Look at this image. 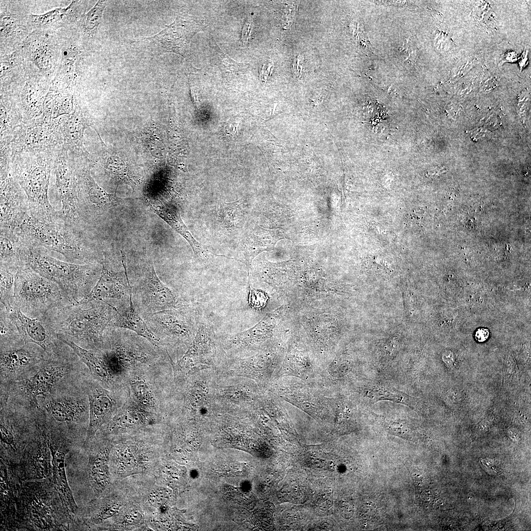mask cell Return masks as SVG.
I'll return each mask as SVG.
<instances>
[{"mask_svg": "<svg viewBox=\"0 0 531 531\" xmlns=\"http://www.w3.org/2000/svg\"><path fill=\"white\" fill-rule=\"evenodd\" d=\"M116 310L104 299H95L53 308L42 319L57 336L97 349L113 334Z\"/></svg>", "mask_w": 531, "mask_h": 531, "instance_id": "cell-1", "label": "cell"}, {"mask_svg": "<svg viewBox=\"0 0 531 531\" xmlns=\"http://www.w3.org/2000/svg\"><path fill=\"white\" fill-rule=\"evenodd\" d=\"M16 233L31 249L43 247L59 253L72 263H95V260L100 263L97 255H100L91 247L86 233L62 221L43 222L29 215Z\"/></svg>", "mask_w": 531, "mask_h": 531, "instance_id": "cell-2", "label": "cell"}, {"mask_svg": "<svg viewBox=\"0 0 531 531\" xmlns=\"http://www.w3.org/2000/svg\"><path fill=\"white\" fill-rule=\"evenodd\" d=\"M56 152H25L11 157L10 173L25 193L29 215L43 222L59 220L48 198Z\"/></svg>", "mask_w": 531, "mask_h": 531, "instance_id": "cell-3", "label": "cell"}, {"mask_svg": "<svg viewBox=\"0 0 531 531\" xmlns=\"http://www.w3.org/2000/svg\"><path fill=\"white\" fill-rule=\"evenodd\" d=\"M29 265L57 284L74 304L91 292L102 271L99 263L81 264L62 261L51 256L41 247L31 249Z\"/></svg>", "mask_w": 531, "mask_h": 531, "instance_id": "cell-4", "label": "cell"}, {"mask_svg": "<svg viewBox=\"0 0 531 531\" xmlns=\"http://www.w3.org/2000/svg\"><path fill=\"white\" fill-rule=\"evenodd\" d=\"M73 304L57 284L30 266L16 272L11 305L30 317L41 318L51 309Z\"/></svg>", "mask_w": 531, "mask_h": 531, "instance_id": "cell-5", "label": "cell"}, {"mask_svg": "<svg viewBox=\"0 0 531 531\" xmlns=\"http://www.w3.org/2000/svg\"><path fill=\"white\" fill-rule=\"evenodd\" d=\"M65 116L53 119L41 116L24 121L10 142L11 157L25 152H56L63 145L62 124Z\"/></svg>", "mask_w": 531, "mask_h": 531, "instance_id": "cell-6", "label": "cell"}, {"mask_svg": "<svg viewBox=\"0 0 531 531\" xmlns=\"http://www.w3.org/2000/svg\"><path fill=\"white\" fill-rule=\"evenodd\" d=\"M46 481L28 482L24 485L20 493L19 510L26 524L40 530H58L63 525L57 517L54 506L59 496L53 485L48 490L52 483L49 486L52 482L48 483Z\"/></svg>", "mask_w": 531, "mask_h": 531, "instance_id": "cell-7", "label": "cell"}, {"mask_svg": "<svg viewBox=\"0 0 531 531\" xmlns=\"http://www.w3.org/2000/svg\"><path fill=\"white\" fill-rule=\"evenodd\" d=\"M53 170L56 190L61 204V209L58 210L59 220L86 233L77 209L75 161L64 145L56 153Z\"/></svg>", "mask_w": 531, "mask_h": 531, "instance_id": "cell-8", "label": "cell"}, {"mask_svg": "<svg viewBox=\"0 0 531 531\" xmlns=\"http://www.w3.org/2000/svg\"><path fill=\"white\" fill-rule=\"evenodd\" d=\"M201 26L197 19L189 15H179L158 33L138 42L145 45L152 55L172 52L184 56L192 37L200 31Z\"/></svg>", "mask_w": 531, "mask_h": 531, "instance_id": "cell-9", "label": "cell"}, {"mask_svg": "<svg viewBox=\"0 0 531 531\" xmlns=\"http://www.w3.org/2000/svg\"><path fill=\"white\" fill-rule=\"evenodd\" d=\"M195 310L184 305L152 312L147 317V324L152 331L177 340L189 341L194 338L202 317Z\"/></svg>", "mask_w": 531, "mask_h": 531, "instance_id": "cell-10", "label": "cell"}, {"mask_svg": "<svg viewBox=\"0 0 531 531\" xmlns=\"http://www.w3.org/2000/svg\"><path fill=\"white\" fill-rule=\"evenodd\" d=\"M3 307L24 342L37 345L49 356L62 355V342L42 318L30 317L14 306L8 309Z\"/></svg>", "mask_w": 531, "mask_h": 531, "instance_id": "cell-11", "label": "cell"}, {"mask_svg": "<svg viewBox=\"0 0 531 531\" xmlns=\"http://www.w3.org/2000/svg\"><path fill=\"white\" fill-rule=\"evenodd\" d=\"M0 235L15 234L29 215L27 198L11 173L0 179Z\"/></svg>", "mask_w": 531, "mask_h": 531, "instance_id": "cell-12", "label": "cell"}, {"mask_svg": "<svg viewBox=\"0 0 531 531\" xmlns=\"http://www.w3.org/2000/svg\"><path fill=\"white\" fill-rule=\"evenodd\" d=\"M141 294L145 304L152 312L183 306L177 295L158 277L152 260L147 257L143 266Z\"/></svg>", "mask_w": 531, "mask_h": 531, "instance_id": "cell-13", "label": "cell"}, {"mask_svg": "<svg viewBox=\"0 0 531 531\" xmlns=\"http://www.w3.org/2000/svg\"><path fill=\"white\" fill-rule=\"evenodd\" d=\"M212 327L207 317L202 318L190 346L175 365L176 373L190 372L212 360L215 351Z\"/></svg>", "mask_w": 531, "mask_h": 531, "instance_id": "cell-14", "label": "cell"}, {"mask_svg": "<svg viewBox=\"0 0 531 531\" xmlns=\"http://www.w3.org/2000/svg\"><path fill=\"white\" fill-rule=\"evenodd\" d=\"M110 342V350L102 354L115 377L147 364L153 357L151 352L130 340Z\"/></svg>", "mask_w": 531, "mask_h": 531, "instance_id": "cell-15", "label": "cell"}, {"mask_svg": "<svg viewBox=\"0 0 531 531\" xmlns=\"http://www.w3.org/2000/svg\"><path fill=\"white\" fill-rule=\"evenodd\" d=\"M89 419L84 444L92 440L97 431L113 417L117 409L112 393L97 383H91L88 390Z\"/></svg>", "mask_w": 531, "mask_h": 531, "instance_id": "cell-16", "label": "cell"}, {"mask_svg": "<svg viewBox=\"0 0 531 531\" xmlns=\"http://www.w3.org/2000/svg\"><path fill=\"white\" fill-rule=\"evenodd\" d=\"M22 340L1 343V373L10 375L25 370L44 359L45 352Z\"/></svg>", "mask_w": 531, "mask_h": 531, "instance_id": "cell-17", "label": "cell"}, {"mask_svg": "<svg viewBox=\"0 0 531 531\" xmlns=\"http://www.w3.org/2000/svg\"><path fill=\"white\" fill-rule=\"evenodd\" d=\"M70 370L69 365L61 362L53 361L43 364L23 383L24 391L30 403L33 406H38V398L48 394Z\"/></svg>", "mask_w": 531, "mask_h": 531, "instance_id": "cell-18", "label": "cell"}, {"mask_svg": "<svg viewBox=\"0 0 531 531\" xmlns=\"http://www.w3.org/2000/svg\"><path fill=\"white\" fill-rule=\"evenodd\" d=\"M47 441L51 454L52 483L58 493L65 511L75 515L78 510L65 472V458L69 449L49 435ZM70 514V513H69Z\"/></svg>", "mask_w": 531, "mask_h": 531, "instance_id": "cell-19", "label": "cell"}, {"mask_svg": "<svg viewBox=\"0 0 531 531\" xmlns=\"http://www.w3.org/2000/svg\"><path fill=\"white\" fill-rule=\"evenodd\" d=\"M100 264L102 271L95 286L89 294L76 303L105 298L120 299L126 295L128 288L127 281L124 283L120 274L114 268L108 254L104 252L102 253Z\"/></svg>", "mask_w": 531, "mask_h": 531, "instance_id": "cell-20", "label": "cell"}, {"mask_svg": "<svg viewBox=\"0 0 531 531\" xmlns=\"http://www.w3.org/2000/svg\"><path fill=\"white\" fill-rule=\"evenodd\" d=\"M88 124L86 115L75 98L72 111L62 124L63 145L74 156L86 157L83 136Z\"/></svg>", "mask_w": 531, "mask_h": 531, "instance_id": "cell-21", "label": "cell"}, {"mask_svg": "<svg viewBox=\"0 0 531 531\" xmlns=\"http://www.w3.org/2000/svg\"><path fill=\"white\" fill-rule=\"evenodd\" d=\"M148 204L154 213L187 240L198 259L206 261L209 259L211 255L216 257L220 256L210 251L195 239L183 222L179 211L175 207L162 203Z\"/></svg>", "mask_w": 531, "mask_h": 531, "instance_id": "cell-22", "label": "cell"}, {"mask_svg": "<svg viewBox=\"0 0 531 531\" xmlns=\"http://www.w3.org/2000/svg\"><path fill=\"white\" fill-rule=\"evenodd\" d=\"M111 450L110 445H101L92 448L89 452L87 476L96 497L103 494L111 483L109 469Z\"/></svg>", "mask_w": 531, "mask_h": 531, "instance_id": "cell-23", "label": "cell"}, {"mask_svg": "<svg viewBox=\"0 0 531 531\" xmlns=\"http://www.w3.org/2000/svg\"><path fill=\"white\" fill-rule=\"evenodd\" d=\"M0 267L16 273L29 266L31 250L16 233L0 235Z\"/></svg>", "mask_w": 531, "mask_h": 531, "instance_id": "cell-24", "label": "cell"}, {"mask_svg": "<svg viewBox=\"0 0 531 531\" xmlns=\"http://www.w3.org/2000/svg\"><path fill=\"white\" fill-rule=\"evenodd\" d=\"M123 267L128 286L129 307L123 314H120L117 309L114 321V327L115 328L119 327L131 330L135 332L137 335L146 339L153 346L158 347L162 344L160 338L150 329L136 310L132 300V290L128 280L126 266L124 265Z\"/></svg>", "mask_w": 531, "mask_h": 531, "instance_id": "cell-25", "label": "cell"}, {"mask_svg": "<svg viewBox=\"0 0 531 531\" xmlns=\"http://www.w3.org/2000/svg\"><path fill=\"white\" fill-rule=\"evenodd\" d=\"M152 414L131 400L113 416L108 430L112 432L153 424L156 420Z\"/></svg>", "mask_w": 531, "mask_h": 531, "instance_id": "cell-26", "label": "cell"}, {"mask_svg": "<svg viewBox=\"0 0 531 531\" xmlns=\"http://www.w3.org/2000/svg\"><path fill=\"white\" fill-rule=\"evenodd\" d=\"M59 339L69 347L80 360L89 369L100 381L109 384L115 376L106 362L102 353H98L84 348L73 341L58 336Z\"/></svg>", "mask_w": 531, "mask_h": 531, "instance_id": "cell-27", "label": "cell"}, {"mask_svg": "<svg viewBox=\"0 0 531 531\" xmlns=\"http://www.w3.org/2000/svg\"><path fill=\"white\" fill-rule=\"evenodd\" d=\"M23 468L25 479L47 480L52 474L51 454L48 443L25 453Z\"/></svg>", "mask_w": 531, "mask_h": 531, "instance_id": "cell-28", "label": "cell"}, {"mask_svg": "<svg viewBox=\"0 0 531 531\" xmlns=\"http://www.w3.org/2000/svg\"><path fill=\"white\" fill-rule=\"evenodd\" d=\"M24 121L20 107L10 94H2L0 98V145H10L13 135Z\"/></svg>", "mask_w": 531, "mask_h": 531, "instance_id": "cell-29", "label": "cell"}, {"mask_svg": "<svg viewBox=\"0 0 531 531\" xmlns=\"http://www.w3.org/2000/svg\"><path fill=\"white\" fill-rule=\"evenodd\" d=\"M47 407L53 418L60 422L76 421L86 410L85 403L81 399L70 397L53 399Z\"/></svg>", "mask_w": 531, "mask_h": 531, "instance_id": "cell-30", "label": "cell"}, {"mask_svg": "<svg viewBox=\"0 0 531 531\" xmlns=\"http://www.w3.org/2000/svg\"><path fill=\"white\" fill-rule=\"evenodd\" d=\"M273 323L272 319L266 317L252 328L231 337L230 343L236 348H244L264 340L272 330Z\"/></svg>", "mask_w": 531, "mask_h": 531, "instance_id": "cell-31", "label": "cell"}, {"mask_svg": "<svg viewBox=\"0 0 531 531\" xmlns=\"http://www.w3.org/2000/svg\"><path fill=\"white\" fill-rule=\"evenodd\" d=\"M129 386L134 401L139 406L149 412L156 410V397L148 379L143 375H135L130 380Z\"/></svg>", "mask_w": 531, "mask_h": 531, "instance_id": "cell-32", "label": "cell"}, {"mask_svg": "<svg viewBox=\"0 0 531 531\" xmlns=\"http://www.w3.org/2000/svg\"><path fill=\"white\" fill-rule=\"evenodd\" d=\"M0 271V305L8 309L12 306L16 273L2 268Z\"/></svg>", "mask_w": 531, "mask_h": 531, "instance_id": "cell-33", "label": "cell"}, {"mask_svg": "<svg viewBox=\"0 0 531 531\" xmlns=\"http://www.w3.org/2000/svg\"><path fill=\"white\" fill-rule=\"evenodd\" d=\"M368 394L369 396L377 399H389L398 402H401L411 407V397L403 394L399 391L395 390L384 389V388H374L371 391H368Z\"/></svg>", "mask_w": 531, "mask_h": 531, "instance_id": "cell-34", "label": "cell"}, {"mask_svg": "<svg viewBox=\"0 0 531 531\" xmlns=\"http://www.w3.org/2000/svg\"><path fill=\"white\" fill-rule=\"evenodd\" d=\"M120 504L112 502L103 503L98 510L92 515L90 519L97 524L114 515L119 510Z\"/></svg>", "mask_w": 531, "mask_h": 531, "instance_id": "cell-35", "label": "cell"}, {"mask_svg": "<svg viewBox=\"0 0 531 531\" xmlns=\"http://www.w3.org/2000/svg\"><path fill=\"white\" fill-rule=\"evenodd\" d=\"M268 300L267 295L264 291L255 289L249 285L248 302L255 309H260L265 306Z\"/></svg>", "mask_w": 531, "mask_h": 531, "instance_id": "cell-36", "label": "cell"}, {"mask_svg": "<svg viewBox=\"0 0 531 531\" xmlns=\"http://www.w3.org/2000/svg\"><path fill=\"white\" fill-rule=\"evenodd\" d=\"M0 441L10 450L16 452L17 450L16 440L12 430L6 424L0 423Z\"/></svg>", "mask_w": 531, "mask_h": 531, "instance_id": "cell-37", "label": "cell"}, {"mask_svg": "<svg viewBox=\"0 0 531 531\" xmlns=\"http://www.w3.org/2000/svg\"><path fill=\"white\" fill-rule=\"evenodd\" d=\"M104 6V1H99L88 13L87 24L88 29L89 30H92L97 26Z\"/></svg>", "mask_w": 531, "mask_h": 531, "instance_id": "cell-38", "label": "cell"}, {"mask_svg": "<svg viewBox=\"0 0 531 531\" xmlns=\"http://www.w3.org/2000/svg\"><path fill=\"white\" fill-rule=\"evenodd\" d=\"M142 519V515L137 511H132L126 514L124 517L125 522L128 525L139 523Z\"/></svg>", "mask_w": 531, "mask_h": 531, "instance_id": "cell-39", "label": "cell"}, {"mask_svg": "<svg viewBox=\"0 0 531 531\" xmlns=\"http://www.w3.org/2000/svg\"><path fill=\"white\" fill-rule=\"evenodd\" d=\"M489 331L485 328H480L475 333V338L478 342H483L488 337Z\"/></svg>", "mask_w": 531, "mask_h": 531, "instance_id": "cell-40", "label": "cell"}, {"mask_svg": "<svg viewBox=\"0 0 531 531\" xmlns=\"http://www.w3.org/2000/svg\"><path fill=\"white\" fill-rule=\"evenodd\" d=\"M251 23L247 22L243 27V30L242 32L243 42L245 44L247 43L248 36L250 35V31L251 30Z\"/></svg>", "mask_w": 531, "mask_h": 531, "instance_id": "cell-41", "label": "cell"}]
</instances>
